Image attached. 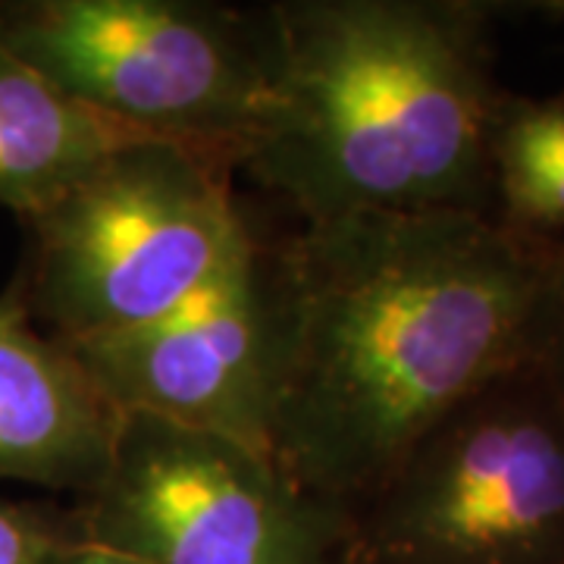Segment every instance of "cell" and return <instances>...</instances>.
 <instances>
[{
	"label": "cell",
	"mask_w": 564,
	"mask_h": 564,
	"mask_svg": "<svg viewBox=\"0 0 564 564\" xmlns=\"http://www.w3.org/2000/svg\"><path fill=\"white\" fill-rule=\"evenodd\" d=\"M549 248L464 210L302 223L280 239L270 455L355 518L445 411L527 364Z\"/></svg>",
	"instance_id": "obj_1"
},
{
	"label": "cell",
	"mask_w": 564,
	"mask_h": 564,
	"mask_svg": "<svg viewBox=\"0 0 564 564\" xmlns=\"http://www.w3.org/2000/svg\"><path fill=\"white\" fill-rule=\"evenodd\" d=\"M496 3L276 0V88L242 170L299 223L492 214Z\"/></svg>",
	"instance_id": "obj_2"
},
{
	"label": "cell",
	"mask_w": 564,
	"mask_h": 564,
	"mask_svg": "<svg viewBox=\"0 0 564 564\" xmlns=\"http://www.w3.org/2000/svg\"><path fill=\"white\" fill-rule=\"evenodd\" d=\"M20 223L13 282L29 317L69 348L180 311L258 239L232 170L154 139L113 151Z\"/></svg>",
	"instance_id": "obj_3"
},
{
	"label": "cell",
	"mask_w": 564,
	"mask_h": 564,
	"mask_svg": "<svg viewBox=\"0 0 564 564\" xmlns=\"http://www.w3.org/2000/svg\"><path fill=\"white\" fill-rule=\"evenodd\" d=\"M0 47L107 120L232 173L273 107L270 3L0 0Z\"/></svg>",
	"instance_id": "obj_4"
},
{
	"label": "cell",
	"mask_w": 564,
	"mask_h": 564,
	"mask_svg": "<svg viewBox=\"0 0 564 564\" xmlns=\"http://www.w3.org/2000/svg\"><path fill=\"white\" fill-rule=\"evenodd\" d=\"M370 564H564V392L518 364L445 411L355 511Z\"/></svg>",
	"instance_id": "obj_5"
},
{
	"label": "cell",
	"mask_w": 564,
	"mask_h": 564,
	"mask_svg": "<svg viewBox=\"0 0 564 564\" xmlns=\"http://www.w3.org/2000/svg\"><path fill=\"white\" fill-rule=\"evenodd\" d=\"M82 536L135 564H355L351 511L267 448L126 414L101 486L73 502Z\"/></svg>",
	"instance_id": "obj_6"
},
{
	"label": "cell",
	"mask_w": 564,
	"mask_h": 564,
	"mask_svg": "<svg viewBox=\"0 0 564 564\" xmlns=\"http://www.w3.org/2000/svg\"><path fill=\"white\" fill-rule=\"evenodd\" d=\"M282 336L280 242L258 236L242 261L180 311L76 345L73 355L122 414L267 448Z\"/></svg>",
	"instance_id": "obj_7"
},
{
	"label": "cell",
	"mask_w": 564,
	"mask_h": 564,
	"mask_svg": "<svg viewBox=\"0 0 564 564\" xmlns=\"http://www.w3.org/2000/svg\"><path fill=\"white\" fill-rule=\"evenodd\" d=\"M122 414L95 377L29 317L17 282L0 292V484L69 492L107 477Z\"/></svg>",
	"instance_id": "obj_8"
},
{
	"label": "cell",
	"mask_w": 564,
	"mask_h": 564,
	"mask_svg": "<svg viewBox=\"0 0 564 564\" xmlns=\"http://www.w3.org/2000/svg\"><path fill=\"white\" fill-rule=\"evenodd\" d=\"M141 139L0 47V207L20 220L57 202L104 158Z\"/></svg>",
	"instance_id": "obj_9"
},
{
	"label": "cell",
	"mask_w": 564,
	"mask_h": 564,
	"mask_svg": "<svg viewBox=\"0 0 564 564\" xmlns=\"http://www.w3.org/2000/svg\"><path fill=\"white\" fill-rule=\"evenodd\" d=\"M492 220L518 239H564V91L508 95L489 132Z\"/></svg>",
	"instance_id": "obj_10"
},
{
	"label": "cell",
	"mask_w": 564,
	"mask_h": 564,
	"mask_svg": "<svg viewBox=\"0 0 564 564\" xmlns=\"http://www.w3.org/2000/svg\"><path fill=\"white\" fill-rule=\"evenodd\" d=\"M82 540L73 505L17 502L0 496V564H47Z\"/></svg>",
	"instance_id": "obj_11"
},
{
	"label": "cell",
	"mask_w": 564,
	"mask_h": 564,
	"mask_svg": "<svg viewBox=\"0 0 564 564\" xmlns=\"http://www.w3.org/2000/svg\"><path fill=\"white\" fill-rule=\"evenodd\" d=\"M527 364L540 367L564 392V239L549 248V270L533 314Z\"/></svg>",
	"instance_id": "obj_12"
},
{
	"label": "cell",
	"mask_w": 564,
	"mask_h": 564,
	"mask_svg": "<svg viewBox=\"0 0 564 564\" xmlns=\"http://www.w3.org/2000/svg\"><path fill=\"white\" fill-rule=\"evenodd\" d=\"M47 564H135L129 562V558H122L117 552H110V549H101V545L88 543L85 536L76 540V543H69L66 549H61L54 558Z\"/></svg>",
	"instance_id": "obj_13"
},
{
	"label": "cell",
	"mask_w": 564,
	"mask_h": 564,
	"mask_svg": "<svg viewBox=\"0 0 564 564\" xmlns=\"http://www.w3.org/2000/svg\"><path fill=\"white\" fill-rule=\"evenodd\" d=\"M533 10H540L543 17L564 22V0H545V3H533Z\"/></svg>",
	"instance_id": "obj_14"
},
{
	"label": "cell",
	"mask_w": 564,
	"mask_h": 564,
	"mask_svg": "<svg viewBox=\"0 0 564 564\" xmlns=\"http://www.w3.org/2000/svg\"><path fill=\"white\" fill-rule=\"evenodd\" d=\"M355 564H370V562H361V558H355Z\"/></svg>",
	"instance_id": "obj_15"
}]
</instances>
